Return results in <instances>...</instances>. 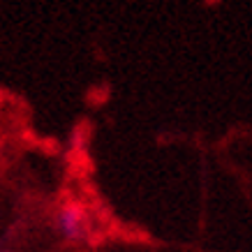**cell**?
<instances>
[{"mask_svg": "<svg viewBox=\"0 0 252 252\" xmlns=\"http://www.w3.org/2000/svg\"><path fill=\"white\" fill-rule=\"evenodd\" d=\"M0 252H12V250H7V248H0Z\"/></svg>", "mask_w": 252, "mask_h": 252, "instance_id": "7a4b0ae2", "label": "cell"}, {"mask_svg": "<svg viewBox=\"0 0 252 252\" xmlns=\"http://www.w3.org/2000/svg\"><path fill=\"white\" fill-rule=\"evenodd\" d=\"M56 234L67 243H81L88 236V215L79 204H61L54 215Z\"/></svg>", "mask_w": 252, "mask_h": 252, "instance_id": "6da1fadb", "label": "cell"}]
</instances>
